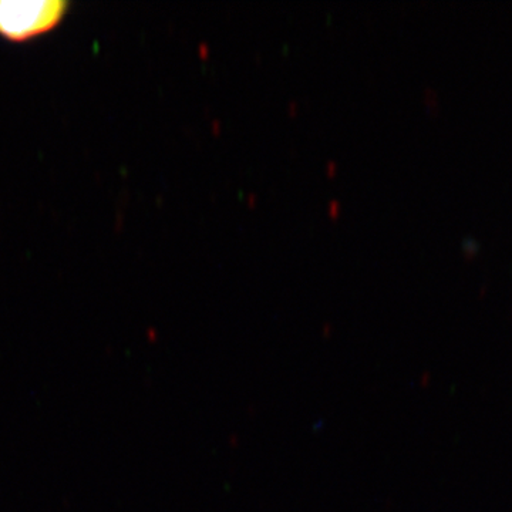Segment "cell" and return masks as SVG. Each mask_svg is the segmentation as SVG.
Wrapping results in <instances>:
<instances>
[{
	"mask_svg": "<svg viewBox=\"0 0 512 512\" xmlns=\"http://www.w3.org/2000/svg\"><path fill=\"white\" fill-rule=\"evenodd\" d=\"M478 249H480V244H478L476 239H474V238L464 239L463 252H464V255L467 256V258H471V256L478 254Z\"/></svg>",
	"mask_w": 512,
	"mask_h": 512,
	"instance_id": "obj_2",
	"label": "cell"
},
{
	"mask_svg": "<svg viewBox=\"0 0 512 512\" xmlns=\"http://www.w3.org/2000/svg\"><path fill=\"white\" fill-rule=\"evenodd\" d=\"M66 0H0V36L28 42L55 30L69 13Z\"/></svg>",
	"mask_w": 512,
	"mask_h": 512,
	"instance_id": "obj_1",
	"label": "cell"
}]
</instances>
